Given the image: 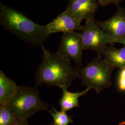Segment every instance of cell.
<instances>
[{"mask_svg": "<svg viewBox=\"0 0 125 125\" xmlns=\"http://www.w3.org/2000/svg\"><path fill=\"white\" fill-rule=\"evenodd\" d=\"M83 50L81 33L73 31L63 33L57 52L73 61L79 69L83 67Z\"/></svg>", "mask_w": 125, "mask_h": 125, "instance_id": "cell-6", "label": "cell"}, {"mask_svg": "<svg viewBox=\"0 0 125 125\" xmlns=\"http://www.w3.org/2000/svg\"><path fill=\"white\" fill-rule=\"evenodd\" d=\"M96 22L115 42L125 35V9L118 6L115 14L111 18Z\"/></svg>", "mask_w": 125, "mask_h": 125, "instance_id": "cell-7", "label": "cell"}, {"mask_svg": "<svg viewBox=\"0 0 125 125\" xmlns=\"http://www.w3.org/2000/svg\"><path fill=\"white\" fill-rule=\"evenodd\" d=\"M117 87L121 92H125V67L120 69L118 74L117 81Z\"/></svg>", "mask_w": 125, "mask_h": 125, "instance_id": "cell-15", "label": "cell"}, {"mask_svg": "<svg viewBox=\"0 0 125 125\" xmlns=\"http://www.w3.org/2000/svg\"><path fill=\"white\" fill-rule=\"evenodd\" d=\"M9 106L19 120H28L36 113L47 110L49 104L41 99L35 87L21 86Z\"/></svg>", "mask_w": 125, "mask_h": 125, "instance_id": "cell-4", "label": "cell"}, {"mask_svg": "<svg viewBox=\"0 0 125 125\" xmlns=\"http://www.w3.org/2000/svg\"><path fill=\"white\" fill-rule=\"evenodd\" d=\"M0 24L19 39L32 46L42 47L51 33L46 25L38 24L18 10L0 4Z\"/></svg>", "mask_w": 125, "mask_h": 125, "instance_id": "cell-2", "label": "cell"}, {"mask_svg": "<svg viewBox=\"0 0 125 125\" xmlns=\"http://www.w3.org/2000/svg\"><path fill=\"white\" fill-rule=\"evenodd\" d=\"M114 69L102 57H94L85 67L78 69L81 85L89 87L100 94L103 89L111 86V76Z\"/></svg>", "mask_w": 125, "mask_h": 125, "instance_id": "cell-3", "label": "cell"}, {"mask_svg": "<svg viewBox=\"0 0 125 125\" xmlns=\"http://www.w3.org/2000/svg\"><path fill=\"white\" fill-rule=\"evenodd\" d=\"M94 0V1H95V2H96V1L97 0Z\"/></svg>", "mask_w": 125, "mask_h": 125, "instance_id": "cell-21", "label": "cell"}, {"mask_svg": "<svg viewBox=\"0 0 125 125\" xmlns=\"http://www.w3.org/2000/svg\"><path fill=\"white\" fill-rule=\"evenodd\" d=\"M41 62L35 76V87L42 85L68 88L76 78H79V70L71 61L62 55L52 52L44 46Z\"/></svg>", "mask_w": 125, "mask_h": 125, "instance_id": "cell-1", "label": "cell"}, {"mask_svg": "<svg viewBox=\"0 0 125 125\" xmlns=\"http://www.w3.org/2000/svg\"><path fill=\"white\" fill-rule=\"evenodd\" d=\"M83 50H90L103 58L108 45L115 41L99 26L94 20H86L81 30Z\"/></svg>", "mask_w": 125, "mask_h": 125, "instance_id": "cell-5", "label": "cell"}, {"mask_svg": "<svg viewBox=\"0 0 125 125\" xmlns=\"http://www.w3.org/2000/svg\"><path fill=\"white\" fill-rule=\"evenodd\" d=\"M13 125H29L28 123L27 120H18V121L16 122Z\"/></svg>", "mask_w": 125, "mask_h": 125, "instance_id": "cell-17", "label": "cell"}, {"mask_svg": "<svg viewBox=\"0 0 125 125\" xmlns=\"http://www.w3.org/2000/svg\"><path fill=\"white\" fill-rule=\"evenodd\" d=\"M116 43L122 44L124 45V46H125V35L121 39L116 40Z\"/></svg>", "mask_w": 125, "mask_h": 125, "instance_id": "cell-18", "label": "cell"}, {"mask_svg": "<svg viewBox=\"0 0 125 125\" xmlns=\"http://www.w3.org/2000/svg\"><path fill=\"white\" fill-rule=\"evenodd\" d=\"M48 111L52 117L53 125H69L73 123L72 117L68 115L66 112L58 111L53 107Z\"/></svg>", "mask_w": 125, "mask_h": 125, "instance_id": "cell-14", "label": "cell"}, {"mask_svg": "<svg viewBox=\"0 0 125 125\" xmlns=\"http://www.w3.org/2000/svg\"><path fill=\"white\" fill-rule=\"evenodd\" d=\"M62 90V96L59 100V105L61 110L67 112L75 107H80L79 105V98L81 96L87 94L91 89L87 87L86 89L81 92H71L67 90V88H61Z\"/></svg>", "mask_w": 125, "mask_h": 125, "instance_id": "cell-11", "label": "cell"}, {"mask_svg": "<svg viewBox=\"0 0 125 125\" xmlns=\"http://www.w3.org/2000/svg\"><path fill=\"white\" fill-rule=\"evenodd\" d=\"M18 120L9 105L0 106V125H13Z\"/></svg>", "mask_w": 125, "mask_h": 125, "instance_id": "cell-13", "label": "cell"}, {"mask_svg": "<svg viewBox=\"0 0 125 125\" xmlns=\"http://www.w3.org/2000/svg\"><path fill=\"white\" fill-rule=\"evenodd\" d=\"M98 4L94 0H69L66 9L83 21L94 20Z\"/></svg>", "mask_w": 125, "mask_h": 125, "instance_id": "cell-9", "label": "cell"}, {"mask_svg": "<svg viewBox=\"0 0 125 125\" xmlns=\"http://www.w3.org/2000/svg\"><path fill=\"white\" fill-rule=\"evenodd\" d=\"M19 87L4 72L0 71V105H9Z\"/></svg>", "mask_w": 125, "mask_h": 125, "instance_id": "cell-10", "label": "cell"}, {"mask_svg": "<svg viewBox=\"0 0 125 125\" xmlns=\"http://www.w3.org/2000/svg\"><path fill=\"white\" fill-rule=\"evenodd\" d=\"M123 0H98V3L103 7L110 4H115L119 6V3Z\"/></svg>", "mask_w": 125, "mask_h": 125, "instance_id": "cell-16", "label": "cell"}, {"mask_svg": "<svg viewBox=\"0 0 125 125\" xmlns=\"http://www.w3.org/2000/svg\"><path fill=\"white\" fill-rule=\"evenodd\" d=\"M119 125H125V121H121V122L119 123Z\"/></svg>", "mask_w": 125, "mask_h": 125, "instance_id": "cell-19", "label": "cell"}, {"mask_svg": "<svg viewBox=\"0 0 125 125\" xmlns=\"http://www.w3.org/2000/svg\"><path fill=\"white\" fill-rule=\"evenodd\" d=\"M53 125V123H50L49 124H48V125Z\"/></svg>", "mask_w": 125, "mask_h": 125, "instance_id": "cell-20", "label": "cell"}, {"mask_svg": "<svg viewBox=\"0 0 125 125\" xmlns=\"http://www.w3.org/2000/svg\"><path fill=\"white\" fill-rule=\"evenodd\" d=\"M82 21L76 17L72 13L65 10L46 26L51 34L62 32L81 31L83 26Z\"/></svg>", "mask_w": 125, "mask_h": 125, "instance_id": "cell-8", "label": "cell"}, {"mask_svg": "<svg viewBox=\"0 0 125 125\" xmlns=\"http://www.w3.org/2000/svg\"><path fill=\"white\" fill-rule=\"evenodd\" d=\"M104 60L115 69L125 67V46L116 48L113 45L108 46L105 50Z\"/></svg>", "mask_w": 125, "mask_h": 125, "instance_id": "cell-12", "label": "cell"}]
</instances>
